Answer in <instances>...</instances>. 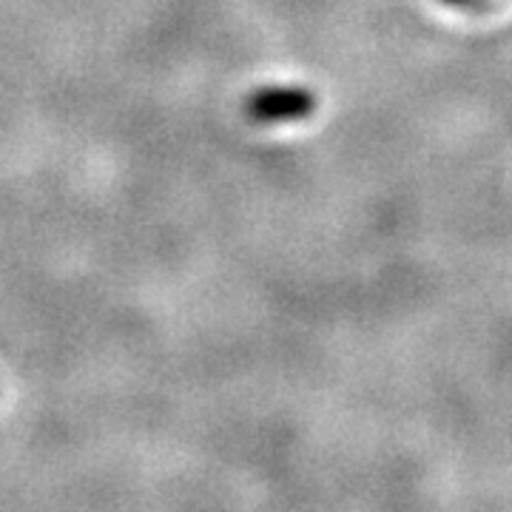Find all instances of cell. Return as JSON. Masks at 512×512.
<instances>
[{
	"label": "cell",
	"instance_id": "obj_2",
	"mask_svg": "<svg viewBox=\"0 0 512 512\" xmlns=\"http://www.w3.org/2000/svg\"><path fill=\"white\" fill-rule=\"evenodd\" d=\"M444 3H447V6H458V9H473L481 0H444Z\"/></svg>",
	"mask_w": 512,
	"mask_h": 512
},
{
	"label": "cell",
	"instance_id": "obj_1",
	"mask_svg": "<svg viewBox=\"0 0 512 512\" xmlns=\"http://www.w3.org/2000/svg\"><path fill=\"white\" fill-rule=\"evenodd\" d=\"M245 111L256 123H293L316 111V94L305 86H265L245 100Z\"/></svg>",
	"mask_w": 512,
	"mask_h": 512
}]
</instances>
